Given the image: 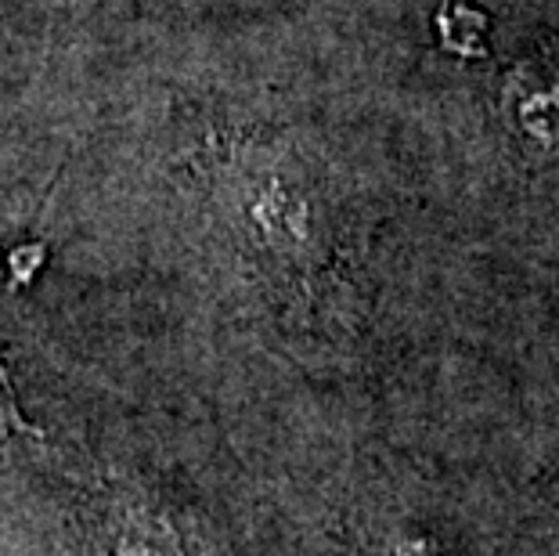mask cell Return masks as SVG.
<instances>
[{
	"mask_svg": "<svg viewBox=\"0 0 559 556\" xmlns=\"http://www.w3.org/2000/svg\"><path fill=\"white\" fill-rule=\"evenodd\" d=\"M4 430L26 434V430H29V423H26V416L19 412L15 398H11V390H8V383H4V376H0V434H4Z\"/></svg>",
	"mask_w": 559,
	"mask_h": 556,
	"instance_id": "1",
	"label": "cell"
}]
</instances>
